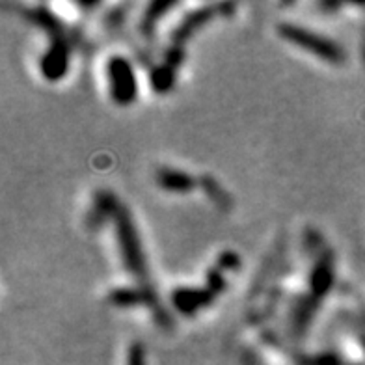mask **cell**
I'll return each instance as SVG.
<instances>
[{"label": "cell", "mask_w": 365, "mask_h": 365, "mask_svg": "<svg viewBox=\"0 0 365 365\" xmlns=\"http://www.w3.org/2000/svg\"><path fill=\"white\" fill-rule=\"evenodd\" d=\"M114 226L115 235H118V245L121 250V259L125 263L127 270L136 278H144L145 276V259L142 254V246H140L136 230L130 222L129 215L123 207H118L114 215Z\"/></svg>", "instance_id": "obj_1"}, {"label": "cell", "mask_w": 365, "mask_h": 365, "mask_svg": "<svg viewBox=\"0 0 365 365\" xmlns=\"http://www.w3.org/2000/svg\"><path fill=\"white\" fill-rule=\"evenodd\" d=\"M279 36L285 38L287 41L294 43L297 47L308 51V53L315 54V56L322 58L324 62L330 63H341L345 60V53L337 43H334L331 39H327L324 36L309 32V30L297 26V24H279L278 29Z\"/></svg>", "instance_id": "obj_2"}, {"label": "cell", "mask_w": 365, "mask_h": 365, "mask_svg": "<svg viewBox=\"0 0 365 365\" xmlns=\"http://www.w3.org/2000/svg\"><path fill=\"white\" fill-rule=\"evenodd\" d=\"M106 78L110 96L120 106H127L136 99V77L133 66L123 56H112L106 63Z\"/></svg>", "instance_id": "obj_3"}, {"label": "cell", "mask_w": 365, "mask_h": 365, "mask_svg": "<svg viewBox=\"0 0 365 365\" xmlns=\"http://www.w3.org/2000/svg\"><path fill=\"white\" fill-rule=\"evenodd\" d=\"M66 69H68V47L62 39L56 38L53 41V47L48 48L41 60V71L48 81H58L63 77Z\"/></svg>", "instance_id": "obj_4"}, {"label": "cell", "mask_w": 365, "mask_h": 365, "mask_svg": "<svg viewBox=\"0 0 365 365\" xmlns=\"http://www.w3.org/2000/svg\"><path fill=\"white\" fill-rule=\"evenodd\" d=\"M211 293L207 291H200V289H178L173 293V304L175 308L181 309L182 313L190 315L192 312H197L200 308H203L205 304L211 302Z\"/></svg>", "instance_id": "obj_5"}, {"label": "cell", "mask_w": 365, "mask_h": 365, "mask_svg": "<svg viewBox=\"0 0 365 365\" xmlns=\"http://www.w3.org/2000/svg\"><path fill=\"white\" fill-rule=\"evenodd\" d=\"M157 182H159L164 190H170V192H188L194 187V181L190 175L170 168L159 170V173H157Z\"/></svg>", "instance_id": "obj_6"}, {"label": "cell", "mask_w": 365, "mask_h": 365, "mask_svg": "<svg viewBox=\"0 0 365 365\" xmlns=\"http://www.w3.org/2000/svg\"><path fill=\"white\" fill-rule=\"evenodd\" d=\"M151 294L148 291H135V289H115L110 294V302L115 306H136V304H149Z\"/></svg>", "instance_id": "obj_7"}, {"label": "cell", "mask_w": 365, "mask_h": 365, "mask_svg": "<svg viewBox=\"0 0 365 365\" xmlns=\"http://www.w3.org/2000/svg\"><path fill=\"white\" fill-rule=\"evenodd\" d=\"M118 211V207L114 203V197L108 192H99L96 197V203H93V209H91L90 222L91 224H99L105 217H112Z\"/></svg>", "instance_id": "obj_8"}, {"label": "cell", "mask_w": 365, "mask_h": 365, "mask_svg": "<svg viewBox=\"0 0 365 365\" xmlns=\"http://www.w3.org/2000/svg\"><path fill=\"white\" fill-rule=\"evenodd\" d=\"M207 17H211V10H203V11H197V14H194L192 17H188L187 21H185V24H182L181 29L178 30V38H187L188 32L194 29V26H197L200 23H203V21L207 19Z\"/></svg>", "instance_id": "obj_9"}, {"label": "cell", "mask_w": 365, "mask_h": 365, "mask_svg": "<svg viewBox=\"0 0 365 365\" xmlns=\"http://www.w3.org/2000/svg\"><path fill=\"white\" fill-rule=\"evenodd\" d=\"M144 349L140 343H135V345H130L129 349V356H127V365H145L144 360Z\"/></svg>", "instance_id": "obj_10"}]
</instances>
